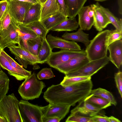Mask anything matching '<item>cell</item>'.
Wrapping results in <instances>:
<instances>
[{"mask_svg":"<svg viewBox=\"0 0 122 122\" xmlns=\"http://www.w3.org/2000/svg\"><path fill=\"white\" fill-rule=\"evenodd\" d=\"M110 30H106L98 32L90 42L85 50L89 61L107 56V40Z\"/></svg>","mask_w":122,"mask_h":122,"instance_id":"1","label":"cell"},{"mask_svg":"<svg viewBox=\"0 0 122 122\" xmlns=\"http://www.w3.org/2000/svg\"><path fill=\"white\" fill-rule=\"evenodd\" d=\"M19 101L14 93L0 99V115L6 122H23L19 109Z\"/></svg>","mask_w":122,"mask_h":122,"instance_id":"2","label":"cell"},{"mask_svg":"<svg viewBox=\"0 0 122 122\" xmlns=\"http://www.w3.org/2000/svg\"><path fill=\"white\" fill-rule=\"evenodd\" d=\"M25 80L18 90L22 100L27 101L39 98L46 86L45 83L38 80L34 72Z\"/></svg>","mask_w":122,"mask_h":122,"instance_id":"3","label":"cell"},{"mask_svg":"<svg viewBox=\"0 0 122 122\" xmlns=\"http://www.w3.org/2000/svg\"><path fill=\"white\" fill-rule=\"evenodd\" d=\"M109 59L107 56L99 59L89 61L78 69L65 75L67 77L91 76L105 66Z\"/></svg>","mask_w":122,"mask_h":122,"instance_id":"4","label":"cell"},{"mask_svg":"<svg viewBox=\"0 0 122 122\" xmlns=\"http://www.w3.org/2000/svg\"><path fill=\"white\" fill-rule=\"evenodd\" d=\"M19 107L23 122H42L41 107L21 100L19 101Z\"/></svg>","mask_w":122,"mask_h":122,"instance_id":"5","label":"cell"},{"mask_svg":"<svg viewBox=\"0 0 122 122\" xmlns=\"http://www.w3.org/2000/svg\"><path fill=\"white\" fill-rule=\"evenodd\" d=\"M86 55L85 50L79 51L61 49L59 51L52 52L46 63L50 66L55 68L58 66L69 60L78 57Z\"/></svg>","mask_w":122,"mask_h":122,"instance_id":"6","label":"cell"},{"mask_svg":"<svg viewBox=\"0 0 122 122\" xmlns=\"http://www.w3.org/2000/svg\"><path fill=\"white\" fill-rule=\"evenodd\" d=\"M11 20V23L7 29L0 31V49L1 50L6 47L19 44L17 23Z\"/></svg>","mask_w":122,"mask_h":122,"instance_id":"7","label":"cell"},{"mask_svg":"<svg viewBox=\"0 0 122 122\" xmlns=\"http://www.w3.org/2000/svg\"><path fill=\"white\" fill-rule=\"evenodd\" d=\"M7 0L11 19L16 23H22L26 13L33 4L18 0Z\"/></svg>","mask_w":122,"mask_h":122,"instance_id":"8","label":"cell"},{"mask_svg":"<svg viewBox=\"0 0 122 122\" xmlns=\"http://www.w3.org/2000/svg\"><path fill=\"white\" fill-rule=\"evenodd\" d=\"M15 59L25 68L28 65H34L39 63L37 56H34L23 48L19 44L8 47Z\"/></svg>","mask_w":122,"mask_h":122,"instance_id":"9","label":"cell"},{"mask_svg":"<svg viewBox=\"0 0 122 122\" xmlns=\"http://www.w3.org/2000/svg\"><path fill=\"white\" fill-rule=\"evenodd\" d=\"M71 106L61 104H49L41 107L42 118L56 117L63 119L69 112Z\"/></svg>","mask_w":122,"mask_h":122,"instance_id":"10","label":"cell"},{"mask_svg":"<svg viewBox=\"0 0 122 122\" xmlns=\"http://www.w3.org/2000/svg\"><path fill=\"white\" fill-rule=\"evenodd\" d=\"M51 48L79 51L81 50V47L75 42L69 41L61 38L53 36L50 34L46 38Z\"/></svg>","mask_w":122,"mask_h":122,"instance_id":"11","label":"cell"},{"mask_svg":"<svg viewBox=\"0 0 122 122\" xmlns=\"http://www.w3.org/2000/svg\"><path fill=\"white\" fill-rule=\"evenodd\" d=\"M89 61L86 55L80 56L59 65L55 69L65 75L78 69Z\"/></svg>","mask_w":122,"mask_h":122,"instance_id":"12","label":"cell"},{"mask_svg":"<svg viewBox=\"0 0 122 122\" xmlns=\"http://www.w3.org/2000/svg\"><path fill=\"white\" fill-rule=\"evenodd\" d=\"M90 6L94 12L93 25L96 30L99 32L111 23L105 14L101 10L100 5L98 2L91 4Z\"/></svg>","mask_w":122,"mask_h":122,"instance_id":"13","label":"cell"},{"mask_svg":"<svg viewBox=\"0 0 122 122\" xmlns=\"http://www.w3.org/2000/svg\"><path fill=\"white\" fill-rule=\"evenodd\" d=\"M109 52V61L118 69L122 64V39L115 41L108 46Z\"/></svg>","mask_w":122,"mask_h":122,"instance_id":"14","label":"cell"},{"mask_svg":"<svg viewBox=\"0 0 122 122\" xmlns=\"http://www.w3.org/2000/svg\"><path fill=\"white\" fill-rule=\"evenodd\" d=\"M102 109L84 99L71 110V114H78L89 117L91 115L100 113Z\"/></svg>","mask_w":122,"mask_h":122,"instance_id":"15","label":"cell"},{"mask_svg":"<svg viewBox=\"0 0 122 122\" xmlns=\"http://www.w3.org/2000/svg\"><path fill=\"white\" fill-rule=\"evenodd\" d=\"M90 7V5L83 6L77 14L78 24L80 28L83 30H89L93 25V17H91L88 14Z\"/></svg>","mask_w":122,"mask_h":122,"instance_id":"16","label":"cell"},{"mask_svg":"<svg viewBox=\"0 0 122 122\" xmlns=\"http://www.w3.org/2000/svg\"><path fill=\"white\" fill-rule=\"evenodd\" d=\"M17 27L20 36L19 44L24 49L28 51L27 41L35 38L37 36L32 30L21 23H17Z\"/></svg>","mask_w":122,"mask_h":122,"instance_id":"17","label":"cell"},{"mask_svg":"<svg viewBox=\"0 0 122 122\" xmlns=\"http://www.w3.org/2000/svg\"><path fill=\"white\" fill-rule=\"evenodd\" d=\"M59 12L57 0H47L42 6L39 21H41Z\"/></svg>","mask_w":122,"mask_h":122,"instance_id":"18","label":"cell"},{"mask_svg":"<svg viewBox=\"0 0 122 122\" xmlns=\"http://www.w3.org/2000/svg\"><path fill=\"white\" fill-rule=\"evenodd\" d=\"M42 5L39 3L33 4L26 13L22 23L24 25L39 21Z\"/></svg>","mask_w":122,"mask_h":122,"instance_id":"19","label":"cell"},{"mask_svg":"<svg viewBox=\"0 0 122 122\" xmlns=\"http://www.w3.org/2000/svg\"><path fill=\"white\" fill-rule=\"evenodd\" d=\"M89 35L83 32L80 28L76 32L69 33L66 32L62 36L63 39L67 40L80 42L86 47L90 42Z\"/></svg>","mask_w":122,"mask_h":122,"instance_id":"20","label":"cell"},{"mask_svg":"<svg viewBox=\"0 0 122 122\" xmlns=\"http://www.w3.org/2000/svg\"><path fill=\"white\" fill-rule=\"evenodd\" d=\"M79 25L75 18H67L59 24L51 28L50 30L57 31H71L76 30Z\"/></svg>","mask_w":122,"mask_h":122,"instance_id":"21","label":"cell"},{"mask_svg":"<svg viewBox=\"0 0 122 122\" xmlns=\"http://www.w3.org/2000/svg\"><path fill=\"white\" fill-rule=\"evenodd\" d=\"M87 0H65L67 9V16L74 18Z\"/></svg>","mask_w":122,"mask_h":122,"instance_id":"22","label":"cell"},{"mask_svg":"<svg viewBox=\"0 0 122 122\" xmlns=\"http://www.w3.org/2000/svg\"><path fill=\"white\" fill-rule=\"evenodd\" d=\"M67 18L68 17L59 12L41 21L47 30L49 31L51 28L59 24Z\"/></svg>","mask_w":122,"mask_h":122,"instance_id":"23","label":"cell"},{"mask_svg":"<svg viewBox=\"0 0 122 122\" xmlns=\"http://www.w3.org/2000/svg\"><path fill=\"white\" fill-rule=\"evenodd\" d=\"M0 65L3 69L7 70L9 74L14 77L17 80L21 81L24 79L12 67L9 61L1 50L0 55Z\"/></svg>","mask_w":122,"mask_h":122,"instance_id":"24","label":"cell"},{"mask_svg":"<svg viewBox=\"0 0 122 122\" xmlns=\"http://www.w3.org/2000/svg\"><path fill=\"white\" fill-rule=\"evenodd\" d=\"M52 50L46 38L43 39L41 47L37 56L39 63L42 64L46 62L52 52Z\"/></svg>","mask_w":122,"mask_h":122,"instance_id":"25","label":"cell"},{"mask_svg":"<svg viewBox=\"0 0 122 122\" xmlns=\"http://www.w3.org/2000/svg\"><path fill=\"white\" fill-rule=\"evenodd\" d=\"M43 39L37 36L27 41L28 51L32 55L37 56L41 47Z\"/></svg>","mask_w":122,"mask_h":122,"instance_id":"26","label":"cell"},{"mask_svg":"<svg viewBox=\"0 0 122 122\" xmlns=\"http://www.w3.org/2000/svg\"><path fill=\"white\" fill-rule=\"evenodd\" d=\"M90 94L103 98L115 106L117 105V102L112 94L105 89L99 88L93 90L92 89Z\"/></svg>","mask_w":122,"mask_h":122,"instance_id":"27","label":"cell"},{"mask_svg":"<svg viewBox=\"0 0 122 122\" xmlns=\"http://www.w3.org/2000/svg\"><path fill=\"white\" fill-rule=\"evenodd\" d=\"M4 55L10 62L12 67L24 79L31 74V71L24 69L23 66L16 62L12 58L7 54L4 50H2Z\"/></svg>","mask_w":122,"mask_h":122,"instance_id":"28","label":"cell"},{"mask_svg":"<svg viewBox=\"0 0 122 122\" xmlns=\"http://www.w3.org/2000/svg\"><path fill=\"white\" fill-rule=\"evenodd\" d=\"M25 25L32 30L37 36L43 39L46 38V35L49 32L41 22L39 21H35Z\"/></svg>","mask_w":122,"mask_h":122,"instance_id":"29","label":"cell"},{"mask_svg":"<svg viewBox=\"0 0 122 122\" xmlns=\"http://www.w3.org/2000/svg\"><path fill=\"white\" fill-rule=\"evenodd\" d=\"M84 100L102 109L106 108L111 105L110 102L106 100L92 94H90Z\"/></svg>","mask_w":122,"mask_h":122,"instance_id":"30","label":"cell"},{"mask_svg":"<svg viewBox=\"0 0 122 122\" xmlns=\"http://www.w3.org/2000/svg\"><path fill=\"white\" fill-rule=\"evenodd\" d=\"M10 79L2 70H0V99L8 93L9 89Z\"/></svg>","mask_w":122,"mask_h":122,"instance_id":"31","label":"cell"},{"mask_svg":"<svg viewBox=\"0 0 122 122\" xmlns=\"http://www.w3.org/2000/svg\"><path fill=\"white\" fill-rule=\"evenodd\" d=\"M102 10L105 14L112 24L116 29L120 31H122V20L119 19L116 17L108 8H106L100 5Z\"/></svg>","mask_w":122,"mask_h":122,"instance_id":"32","label":"cell"},{"mask_svg":"<svg viewBox=\"0 0 122 122\" xmlns=\"http://www.w3.org/2000/svg\"><path fill=\"white\" fill-rule=\"evenodd\" d=\"M91 79V76L67 77L65 76L60 84L62 86H66Z\"/></svg>","mask_w":122,"mask_h":122,"instance_id":"33","label":"cell"},{"mask_svg":"<svg viewBox=\"0 0 122 122\" xmlns=\"http://www.w3.org/2000/svg\"><path fill=\"white\" fill-rule=\"evenodd\" d=\"M66 122H95L90 117L81 115L78 114H70L66 119Z\"/></svg>","mask_w":122,"mask_h":122,"instance_id":"34","label":"cell"},{"mask_svg":"<svg viewBox=\"0 0 122 122\" xmlns=\"http://www.w3.org/2000/svg\"><path fill=\"white\" fill-rule=\"evenodd\" d=\"M11 18L8 12L7 6L5 11L0 19V31L7 29L11 23Z\"/></svg>","mask_w":122,"mask_h":122,"instance_id":"35","label":"cell"},{"mask_svg":"<svg viewBox=\"0 0 122 122\" xmlns=\"http://www.w3.org/2000/svg\"><path fill=\"white\" fill-rule=\"evenodd\" d=\"M36 76L38 79L41 80L53 78L54 76V74L51 68H45L42 69Z\"/></svg>","mask_w":122,"mask_h":122,"instance_id":"36","label":"cell"},{"mask_svg":"<svg viewBox=\"0 0 122 122\" xmlns=\"http://www.w3.org/2000/svg\"><path fill=\"white\" fill-rule=\"evenodd\" d=\"M122 38V31L117 29L110 30L108 40V46L112 42L117 41L121 39Z\"/></svg>","mask_w":122,"mask_h":122,"instance_id":"37","label":"cell"},{"mask_svg":"<svg viewBox=\"0 0 122 122\" xmlns=\"http://www.w3.org/2000/svg\"><path fill=\"white\" fill-rule=\"evenodd\" d=\"M114 79L117 87L121 98H122V72L119 71L115 74Z\"/></svg>","mask_w":122,"mask_h":122,"instance_id":"38","label":"cell"},{"mask_svg":"<svg viewBox=\"0 0 122 122\" xmlns=\"http://www.w3.org/2000/svg\"><path fill=\"white\" fill-rule=\"evenodd\" d=\"M89 117L92 119L95 122H109L108 117L101 113L91 115Z\"/></svg>","mask_w":122,"mask_h":122,"instance_id":"39","label":"cell"},{"mask_svg":"<svg viewBox=\"0 0 122 122\" xmlns=\"http://www.w3.org/2000/svg\"><path fill=\"white\" fill-rule=\"evenodd\" d=\"M59 7V12L67 16V9L65 0H57Z\"/></svg>","mask_w":122,"mask_h":122,"instance_id":"40","label":"cell"},{"mask_svg":"<svg viewBox=\"0 0 122 122\" xmlns=\"http://www.w3.org/2000/svg\"><path fill=\"white\" fill-rule=\"evenodd\" d=\"M8 5V2L7 0L0 1V19L6 9Z\"/></svg>","mask_w":122,"mask_h":122,"instance_id":"41","label":"cell"},{"mask_svg":"<svg viewBox=\"0 0 122 122\" xmlns=\"http://www.w3.org/2000/svg\"><path fill=\"white\" fill-rule=\"evenodd\" d=\"M61 120L58 117H54L42 118V122H59Z\"/></svg>","mask_w":122,"mask_h":122,"instance_id":"42","label":"cell"},{"mask_svg":"<svg viewBox=\"0 0 122 122\" xmlns=\"http://www.w3.org/2000/svg\"><path fill=\"white\" fill-rule=\"evenodd\" d=\"M118 12L120 15L122 14V0H117Z\"/></svg>","mask_w":122,"mask_h":122,"instance_id":"43","label":"cell"},{"mask_svg":"<svg viewBox=\"0 0 122 122\" xmlns=\"http://www.w3.org/2000/svg\"><path fill=\"white\" fill-rule=\"evenodd\" d=\"M109 122H120L121 121L118 119L115 118L113 116L108 117Z\"/></svg>","mask_w":122,"mask_h":122,"instance_id":"44","label":"cell"},{"mask_svg":"<svg viewBox=\"0 0 122 122\" xmlns=\"http://www.w3.org/2000/svg\"><path fill=\"white\" fill-rule=\"evenodd\" d=\"M19 1L26 2L34 4L39 2L38 0H18Z\"/></svg>","mask_w":122,"mask_h":122,"instance_id":"45","label":"cell"},{"mask_svg":"<svg viewBox=\"0 0 122 122\" xmlns=\"http://www.w3.org/2000/svg\"><path fill=\"white\" fill-rule=\"evenodd\" d=\"M47 0H38L39 2L42 5L44 4Z\"/></svg>","mask_w":122,"mask_h":122,"instance_id":"46","label":"cell"},{"mask_svg":"<svg viewBox=\"0 0 122 122\" xmlns=\"http://www.w3.org/2000/svg\"><path fill=\"white\" fill-rule=\"evenodd\" d=\"M0 122H6L5 119L0 115Z\"/></svg>","mask_w":122,"mask_h":122,"instance_id":"47","label":"cell"},{"mask_svg":"<svg viewBox=\"0 0 122 122\" xmlns=\"http://www.w3.org/2000/svg\"><path fill=\"white\" fill-rule=\"evenodd\" d=\"M95 1H97V2H103L106 0H94Z\"/></svg>","mask_w":122,"mask_h":122,"instance_id":"48","label":"cell"},{"mask_svg":"<svg viewBox=\"0 0 122 122\" xmlns=\"http://www.w3.org/2000/svg\"><path fill=\"white\" fill-rule=\"evenodd\" d=\"M1 50L0 49V52H1ZM0 67V70H1Z\"/></svg>","mask_w":122,"mask_h":122,"instance_id":"49","label":"cell"}]
</instances>
